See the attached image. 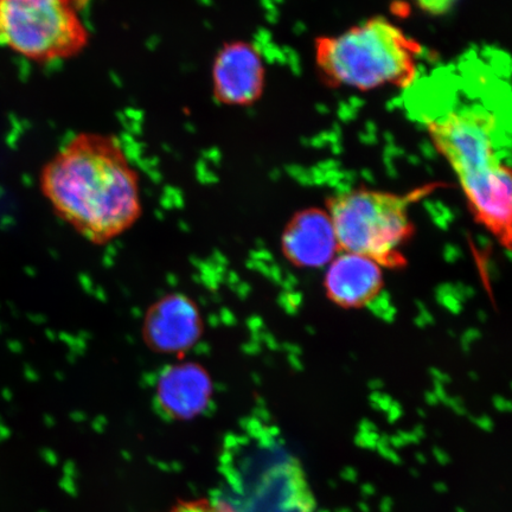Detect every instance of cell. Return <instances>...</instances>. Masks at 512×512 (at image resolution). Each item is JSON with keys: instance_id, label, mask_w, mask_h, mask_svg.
I'll list each match as a JSON object with an SVG mask.
<instances>
[{"instance_id": "277c9868", "label": "cell", "mask_w": 512, "mask_h": 512, "mask_svg": "<svg viewBox=\"0 0 512 512\" xmlns=\"http://www.w3.org/2000/svg\"><path fill=\"white\" fill-rule=\"evenodd\" d=\"M430 191L425 187L403 196L367 189L338 192L329 203V215L339 246L368 255L381 266L398 264L399 248L411 232L408 208Z\"/></svg>"}, {"instance_id": "5bb4252c", "label": "cell", "mask_w": 512, "mask_h": 512, "mask_svg": "<svg viewBox=\"0 0 512 512\" xmlns=\"http://www.w3.org/2000/svg\"><path fill=\"white\" fill-rule=\"evenodd\" d=\"M444 256L447 262L454 264V262H457L460 258H462V251H460V248L457 246L447 245L444 249Z\"/></svg>"}, {"instance_id": "30bf717a", "label": "cell", "mask_w": 512, "mask_h": 512, "mask_svg": "<svg viewBox=\"0 0 512 512\" xmlns=\"http://www.w3.org/2000/svg\"><path fill=\"white\" fill-rule=\"evenodd\" d=\"M208 375L194 364L171 368L160 381L158 400L170 418L187 420L195 418L209 401Z\"/></svg>"}, {"instance_id": "3957f363", "label": "cell", "mask_w": 512, "mask_h": 512, "mask_svg": "<svg viewBox=\"0 0 512 512\" xmlns=\"http://www.w3.org/2000/svg\"><path fill=\"white\" fill-rule=\"evenodd\" d=\"M320 78L331 88L360 92L407 88L419 72L422 47L399 25L375 16L313 44Z\"/></svg>"}, {"instance_id": "6da1fadb", "label": "cell", "mask_w": 512, "mask_h": 512, "mask_svg": "<svg viewBox=\"0 0 512 512\" xmlns=\"http://www.w3.org/2000/svg\"><path fill=\"white\" fill-rule=\"evenodd\" d=\"M40 183L57 216L96 245L125 234L143 213L138 172L108 134L70 139L44 166Z\"/></svg>"}, {"instance_id": "2e32d148", "label": "cell", "mask_w": 512, "mask_h": 512, "mask_svg": "<svg viewBox=\"0 0 512 512\" xmlns=\"http://www.w3.org/2000/svg\"><path fill=\"white\" fill-rule=\"evenodd\" d=\"M291 366L296 371H302L304 369L302 361L299 360V356L290 355L288 356Z\"/></svg>"}, {"instance_id": "5b68a950", "label": "cell", "mask_w": 512, "mask_h": 512, "mask_svg": "<svg viewBox=\"0 0 512 512\" xmlns=\"http://www.w3.org/2000/svg\"><path fill=\"white\" fill-rule=\"evenodd\" d=\"M80 0H0V46L36 62L72 59L87 47Z\"/></svg>"}, {"instance_id": "e0dca14e", "label": "cell", "mask_w": 512, "mask_h": 512, "mask_svg": "<svg viewBox=\"0 0 512 512\" xmlns=\"http://www.w3.org/2000/svg\"><path fill=\"white\" fill-rule=\"evenodd\" d=\"M478 243L480 248H489L490 247V240L486 238V236H479Z\"/></svg>"}, {"instance_id": "7a4b0ae2", "label": "cell", "mask_w": 512, "mask_h": 512, "mask_svg": "<svg viewBox=\"0 0 512 512\" xmlns=\"http://www.w3.org/2000/svg\"><path fill=\"white\" fill-rule=\"evenodd\" d=\"M426 124L434 149L450 164L479 219L496 232L509 233L511 169L499 157L494 115L464 108Z\"/></svg>"}, {"instance_id": "52a82bcc", "label": "cell", "mask_w": 512, "mask_h": 512, "mask_svg": "<svg viewBox=\"0 0 512 512\" xmlns=\"http://www.w3.org/2000/svg\"><path fill=\"white\" fill-rule=\"evenodd\" d=\"M200 311L184 294H170L151 307L144 323L145 342L163 354H179L201 335Z\"/></svg>"}, {"instance_id": "ba28073f", "label": "cell", "mask_w": 512, "mask_h": 512, "mask_svg": "<svg viewBox=\"0 0 512 512\" xmlns=\"http://www.w3.org/2000/svg\"><path fill=\"white\" fill-rule=\"evenodd\" d=\"M339 243L334 223L319 209L300 211L285 230L283 248L293 264L320 268L335 259Z\"/></svg>"}, {"instance_id": "9c48e42d", "label": "cell", "mask_w": 512, "mask_h": 512, "mask_svg": "<svg viewBox=\"0 0 512 512\" xmlns=\"http://www.w3.org/2000/svg\"><path fill=\"white\" fill-rule=\"evenodd\" d=\"M382 284L381 265L364 254H339L326 271V290L335 303L344 307L366 305L382 290Z\"/></svg>"}, {"instance_id": "9a60e30c", "label": "cell", "mask_w": 512, "mask_h": 512, "mask_svg": "<svg viewBox=\"0 0 512 512\" xmlns=\"http://www.w3.org/2000/svg\"><path fill=\"white\" fill-rule=\"evenodd\" d=\"M480 337V332L476 329L467 330L462 338L463 348L466 351L470 350V345L473 342H476Z\"/></svg>"}, {"instance_id": "4fadbf2b", "label": "cell", "mask_w": 512, "mask_h": 512, "mask_svg": "<svg viewBox=\"0 0 512 512\" xmlns=\"http://www.w3.org/2000/svg\"><path fill=\"white\" fill-rule=\"evenodd\" d=\"M437 299L440 305H443L453 315H458L463 309L462 302L454 294L453 285H440L437 290Z\"/></svg>"}, {"instance_id": "8992f818", "label": "cell", "mask_w": 512, "mask_h": 512, "mask_svg": "<svg viewBox=\"0 0 512 512\" xmlns=\"http://www.w3.org/2000/svg\"><path fill=\"white\" fill-rule=\"evenodd\" d=\"M266 66L253 43L235 40L224 43L211 66V88L219 104L246 107L264 95Z\"/></svg>"}, {"instance_id": "8fae6325", "label": "cell", "mask_w": 512, "mask_h": 512, "mask_svg": "<svg viewBox=\"0 0 512 512\" xmlns=\"http://www.w3.org/2000/svg\"><path fill=\"white\" fill-rule=\"evenodd\" d=\"M169 512H238L220 499H196V501L181 502Z\"/></svg>"}, {"instance_id": "7c38bea8", "label": "cell", "mask_w": 512, "mask_h": 512, "mask_svg": "<svg viewBox=\"0 0 512 512\" xmlns=\"http://www.w3.org/2000/svg\"><path fill=\"white\" fill-rule=\"evenodd\" d=\"M366 306L374 316L382 319L383 322L386 323H393L396 313H398L393 305L392 297H390L388 292H384L383 290L377 293L375 297L371 298Z\"/></svg>"}]
</instances>
